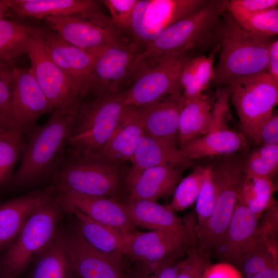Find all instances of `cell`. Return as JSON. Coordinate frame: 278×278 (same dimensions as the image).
<instances>
[{
    "mask_svg": "<svg viewBox=\"0 0 278 278\" xmlns=\"http://www.w3.org/2000/svg\"><path fill=\"white\" fill-rule=\"evenodd\" d=\"M228 0H207L200 9L169 26L140 51L137 61L151 64L172 55L199 57L220 45L221 18Z\"/></svg>",
    "mask_w": 278,
    "mask_h": 278,
    "instance_id": "cell-1",
    "label": "cell"
},
{
    "mask_svg": "<svg viewBox=\"0 0 278 278\" xmlns=\"http://www.w3.org/2000/svg\"><path fill=\"white\" fill-rule=\"evenodd\" d=\"M78 109L55 110L44 125L25 133L21 161L14 177L16 185H27L51 176L64 158Z\"/></svg>",
    "mask_w": 278,
    "mask_h": 278,
    "instance_id": "cell-2",
    "label": "cell"
},
{
    "mask_svg": "<svg viewBox=\"0 0 278 278\" xmlns=\"http://www.w3.org/2000/svg\"><path fill=\"white\" fill-rule=\"evenodd\" d=\"M272 41L244 29L226 11L221 18V52L212 83L217 87L227 86L237 78L268 73Z\"/></svg>",
    "mask_w": 278,
    "mask_h": 278,
    "instance_id": "cell-3",
    "label": "cell"
},
{
    "mask_svg": "<svg viewBox=\"0 0 278 278\" xmlns=\"http://www.w3.org/2000/svg\"><path fill=\"white\" fill-rule=\"evenodd\" d=\"M80 105L66 147L73 155H97L110 138L125 107L126 90L96 95Z\"/></svg>",
    "mask_w": 278,
    "mask_h": 278,
    "instance_id": "cell-4",
    "label": "cell"
},
{
    "mask_svg": "<svg viewBox=\"0 0 278 278\" xmlns=\"http://www.w3.org/2000/svg\"><path fill=\"white\" fill-rule=\"evenodd\" d=\"M62 208L55 196L27 219L13 242L0 257V278H18L55 238Z\"/></svg>",
    "mask_w": 278,
    "mask_h": 278,
    "instance_id": "cell-5",
    "label": "cell"
},
{
    "mask_svg": "<svg viewBox=\"0 0 278 278\" xmlns=\"http://www.w3.org/2000/svg\"><path fill=\"white\" fill-rule=\"evenodd\" d=\"M216 192L214 212L204 229L196 234L197 250L210 259L223 239L246 180L240 160L225 155L212 166Z\"/></svg>",
    "mask_w": 278,
    "mask_h": 278,
    "instance_id": "cell-6",
    "label": "cell"
},
{
    "mask_svg": "<svg viewBox=\"0 0 278 278\" xmlns=\"http://www.w3.org/2000/svg\"><path fill=\"white\" fill-rule=\"evenodd\" d=\"M51 177L57 193L73 192L115 199L120 187L117 166L96 155H72L68 160L64 158Z\"/></svg>",
    "mask_w": 278,
    "mask_h": 278,
    "instance_id": "cell-7",
    "label": "cell"
},
{
    "mask_svg": "<svg viewBox=\"0 0 278 278\" xmlns=\"http://www.w3.org/2000/svg\"><path fill=\"white\" fill-rule=\"evenodd\" d=\"M46 26L67 43L94 54L107 47L129 44L112 24L97 10L66 16H49Z\"/></svg>",
    "mask_w": 278,
    "mask_h": 278,
    "instance_id": "cell-8",
    "label": "cell"
},
{
    "mask_svg": "<svg viewBox=\"0 0 278 278\" xmlns=\"http://www.w3.org/2000/svg\"><path fill=\"white\" fill-rule=\"evenodd\" d=\"M227 86L246 135L273 113L278 102V82L268 73L237 78Z\"/></svg>",
    "mask_w": 278,
    "mask_h": 278,
    "instance_id": "cell-9",
    "label": "cell"
},
{
    "mask_svg": "<svg viewBox=\"0 0 278 278\" xmlns=\"http://www.w3.org/2000/svg\"><path fill=\"white\" fill-rule=\"evenodd\" d=\"M181 55L163 57L151 64L142 63L131 87L126 90L124 106L141 107L182 92Z\"/></svg>",
    "mask_w": 278,
    "mask_h": 278,
    "instance_id": "cell-10",
    "label": "cell"
},
{
    "mask_svg": "<svg viewBox=\"0 0 278 278\" xmlns=\"http://www.w3.org/2000/svg\"><path fill=\"white\" fill-rule=\"evenodd\" d=\"M30 43L27 51L30 70L37 82L55 110L77 109L81 104L79 93L51 58L34 27L27 26Z\"/></svg>",
    "mask_w": 278,
    "mask_h": 278,
    "instance_id": "cell-11",
    "label": "cell"
},
{
    "mask_svg": "<svg viewBox=\"0 0 278 278\" xmlns=\"http://www.w3.org/2000/svg\"><path fill=\"white\" fill-rule=\"evenodd\" d=\"M207 0H138L130 34L133 44L145 47L169 26L192 14Z\"/></svg>",
    "mask_w": 278,
    "mask_h": 278,
    "instance_id": "cell-12",
    "label": "cell"
},
{
    "mask_svg": "<svg viewBox=\"0 0 278 278\" xmlns=\"http://www.w3.org/2000/svg\"><path fill=\"white\" fill-rule=\"evenodd\" d=\"M196 220L193 216L186 230L137 231L131 235L124 255L141 263L184 258L196 244Z\"/></svg>",
    "mask_w": 278,
    "mask_h": 278,
    "instance_id": "cell-13",
    "label": "cell"
},
{
    "mask_svg": "<svg viewBox=\"0 0 278 278\" xmlns=\"http://www.w3.org/2000/svg\"><path fill=\"white\" fill-rule=\"evenodd\" d=\"M138 49L132 43L110 46L95 53L90 92L95 95L117 92L134 81L142 66L137 61Z\"/></svg>",
    "mask_w": 278,
    "mask_h": 278,
    "instance_id": "cell-14",
    "label": "cell"
},
{
    "mask_svg": "<svg viewBox=\"0 0 278 278\" xmlns=\"http://www.w3.org/2000/svg\"><path fill=\"white\" fill-rule=\"evenodd\" d=\"M55 239L65 253L69 268L81 278H123L121 261L95 248L76 228H59Z\"/></svg>",
    "mask_w": 278,
    "mask_h": 278,
    "instance_id": "cell-15",
    "label": "cell"
},
{
    "mask_svg": "<svg viewBox=\"0 0 278 278\" xmlns=\"http://www.w3.org/2000/svg\"><path fill=\"white\" fill-rule=\"evenodd\" d=\"M34 29L51 58L81 98L90 93L95 55L67 43L46 26L35 27Z\"/></svg>",
    "mask_w": 278,
    "mask_h": 278,
    "instance_id": "cell-16",
    "label": "cell"
},
{
    "mask_svg": "<svg viewBox=\"0 0 278 278\" xmlns=\"http://www.w3.org/2000/svg\"><path fill=\"white\" fill-rule=\"evenodd\" d=\"M14 86L10 120L13 128L24 133L37 125V120L53 109L37 82L30 68L14 65Z\"/></svg>",
    "mask_w": 278,
    "mask_h": 278,
    "instance_id": "cell-17",
    "label": "cell"
},
{
    "mask_svg": "<svg viewBox=\"0 0 278 278\" xmlns=\"http://www.w3.org/2000/svg\"><path fill=\"white\" fill-rule=\"evenodd\" d=\"M56 198L62 210L67 213L77 210L92 220L126 234L137 231L121 203L115 199L73 192H56Z\"/></svg>",
    "mask_w": 278,
    "mask_h": 278,
    "instance_id": "cell-18",
    "label": "cell"
},
{
    "mask_svg": "<svg viewBox=\"0 0 278 278\" xmlns=\"http://www.w3.org/2000/svg\"><path fill=\"white\" fill-rule=\"evenodd\" d=\"M264 235L260 218L238 199L223 239L212 256L231 264Z\"/></svg>",
    "mask_w": 278,
    "mask_h": 278,
    "instance_id": "cell-19",
    "label": "cell"
},
{
    "mask_svg": "<svg viewBox=\"0 0 278 278\" xmlns=\"http://www.w3.org/2000/svg\"><path fill=\"white\" fill-rule=\"evenodd\" d=\"M55 193L52 186L43 190L31 192L0 204V251L9 247L29 217L52 199Z\"/></svg>",
    "mask_w": 278,
    "mask_h": 278,
    "instance_id": "cell-20",
    "label": "cell"
},
{
    "mask_svg": "<svg viewBox=\"0 0 278 278\" xmlns=\"http://www.w3.org/2000/svg\"><path fill=\"white\" fill-rule=\"evenodd\" d=\"M184 104L182 92H178L152 104L134 107L144 132L177 144L179 116Z\"/></svg>",
    "mask_w": 278,
    "mask_h": 278,
    "instance_id": "cell-21",
    "label": "cell"
},
{
    "mask_svg": "<svg viewBox=\"0 0 278 278\" xmlns=\"http://www.w3.org/2000/svg\"><path fill=\"white\" fill-rule=\"evenodd\" d=\"M181 180V171L178 167L163 165L145 169L126 178L125 184L128 198L157 202L173 193Z\"/></svg>",
    "mask_w": 278,
    "mask_h": 278,
    "instance_id": "cell-22",
    "label": "cell"
},
{
    "mask_svg": "<svg viewBox=\"0 0 278 278\" xmlns=\"http://www.w3.org/2000/svg\"><path fill=\"white\" fill-rule=\"evenodd\" d=\"M130 161L131 166L126 178L150 167L163 165L179 167L189 161L175 142L144 132Z\"/></svg>",
    "mask_w": 278,
    "mask_h": 278,
    "instance_id": "cell-23",
    "label": "cell"
},
{
    "mask_svg": "<svg viewBox=\"0 0 278 278\" xmlns=\"http://www.w3.org/2000/svg\"><path fill=\"white\" fill-rule=\"evenodd\" d=\"M130 221L135 226L151 230H186L193 214L183 220L169 205L146 200L128 198L121 203Z\"/></svg>",
    "mask_w": 278,
    "mask_h": 278,
    "instance_id": "cell-24",
    "label": "cell"
},
{
    "mask_svg": "<svg viewBox=\"0 0 278 278\" xmlns=\"http://www.w3.org/2000/svg\"><path fill=\"white\" fill-rule=\"evenodd\" d=\"M143 132L135 107L126 106L109 141L94 155L114 163L130 160Z\"/></svg>",
    "mask_w": 278,
    "mask_h": 278,
    "instance_id": "cell-25",
    "label": "cell"
},
{
    "mask_svg": "<svg viewBox=\"0 0 278 278\" xmlns=\"http://www.w3.org/2000/svg\"><path fill=\"white\" fill-rule=\"evenodd\" d=\"M99 3L93 0H8L11 14L18 18L38 19L99 10Z\"/></svg>",
    "mask_w": 278,
    "mask_h": 278,
    "instance_id": "cell-26",
    "label": "cell"
},
{
    "mask_svg": "<svg viewBox=\"0 0 278 278\" xmlns=\"http://www.w3.org/2000/svg\"><path fill=\"white\" fill-rule=\"evenodd\" d=\"M247 141L241 133L224 129L209 132L179 147L188 160L216 155H230L242 150Z\"/></svg>",
    "mask_w": 278,
    "mask_h": 278,
    "instance_id": "cell-27",
    "label": "cell"
},
{
    "mask_svg": "<svg viewBox=\"0 0 278 278\" xmlns=\"http://www.w3.org/2000/svg\"><path fill=\"white\" fill-rule=\"evenodd\" d=\"M77 221L76 228L84 239L98 250L120 261L132 235L119 232L97 222L79 211L69 212Z\"/></svg>",
    "mask_w": 278,
    "mask_h": 278,
    "instance_id": "cell-28",
    "label": "cell"
},
{
    "mask_svg": "<svg viewBox=\"0 0 278 278\" xmlns=\"http://www.w3.org/2000/svg\"><path fill=\"white\" fill-rule=\"evenodd\" d=\"M208 94L185 102L179 120V147L208 133L214 103Z\"/></svg>",
    "mask_w": 278,
    "mask_h": 278,
    "instance_id": "cell-29",
    "label": "cell"
},
{
    "mask_svg": "<svg viewBox=\"0 0 278 278\" xmlns=\"http://www.w3.org/2000/svg\"><path fill=\"white\" fill-rule=\"evenodd\" d=\"M277 264V244L270 241L265 234L252 247L231 263L242 278H249L263 269Z\"/></svg>",
    "mask_w": 278,
    "mask_h": 278,
    "instance_id": "cell-30",
    "label": "cell"
},
{
    "mask_svg": "<svg viewBox=\"0 0 278 278\" xmlns=\"http://www.w3.org/2000/svg\"><path fill=\"white\" fill-rule=\"evenodd\" d=\"M270 178L247 179L239 200L259 218L269 208L277 206L273 197L277 186Z\"/></svg>",
    "mask_w": 278,
    "mask_h": 278,
    "instance_id": "cell-31",
    "label": "cell"
},
{
    "mask_svg": "<svg viewBox=\"0 0 278 278\" xmlns=\"http://www.w3.org/2000/svg\"><path fill=\"white\" fill-rule=\"evenodd\" d=\"M29 43L27 26L15 20H0V61H11L27 53Z\"/></svg>",
    "mask_w": 278,
    "mask_h": 278,
    "instance_id": "cell-32",
    "label": "cell"
},
{
    "mask_svg": "<svg viewBox=\"0 0 278 278\" xmlns=\"http://www.w3.org/2000/svg\"><path fill=\"white\" fill-rule=\"evenodd\" d=\"M240 162L247 179H273L278 170V145L259 146Z\"/></svg>",
    "mask_w": 278,
    "mask_h": 278,
    "instance_id": "cell-33",
    "label": "cell"
},
{
    "mask_svg": "<svg viewBox=\"0 0 278 278\" xmlns=\"http://www.w3.org/2000/svg\"><path fill=\"white\" fill-rule=\"evenodd\" d=\"M33 261L32 278H66L67 259L55 238Z\"/></svg>",
    "mask_w": 278,
    "mask_h": 278,
    "instance_id": "cell-34",
    "label": "cell"
},
{
    "mask_svg": "<svg viewBox=\"0 0 278 278\" xmlns=\"http://www.w3.org/2000/svg\"><path fill=\"white\" fill-rule=\"evenodd\" d=\"M25 133L12 128L0 133V185L6 180L14 166L21 159Z\"/></svg>",
    "mask_w": 278,
    "mask_h": 278,
    "instance_id": "cell-35",
    "label": "cell"
},
{
    "mask_svg": "<svg viewBox=\"0 0 278 278\" xmlns=\"http://www.w3.org/2000/svg\"><path fill=\"white\" fill-rule=\"evenodd\" d=\"M220 45L211 51L208 56L197 57L196 73L192 81L183 89L185 103L200 97L212 83L214 78V62Z\"/></svg>",
    "mask_w": 278,
    "mask_h": 278,
    "instance_id": "cell-36",
    "label": "cell"
},
{
    "mask_svg": "<svg viewBox=\"0 0 278 278\" xmlns=\"http://www.w3.org/2000/svg\"><path fill=\"white\" fill-rule=\"evenodd\" d=\"M208 167L198 166L180 181L169 204L176 212L185 210L196 202Z\"/></svg>",
    "mask_w": 278,
    "mask_h": 278,
    "instance_id": "cell-37",
    "label": "cell"
},
{
    "mask_svg": "<svg viewBox=\"0 0 278 278\" xmlns=\"http://www.w3.org/2000/svg\"><path fill=\"white\" fill-rule=\"evenodd\" d=\"M212 166L208 167L195 202L196 234L201 232L206 227L215 207L216 192L211 175Z\"/></svg>",
    "mask_w": 278,
    "mask_h": 278,
    "instance_id": "cell-38",
    "label": "cell"
},
{
    "mask_svg": "<svg viewBox=\"0 0 278 278\" xmlns=\"http://www.w3.org/2000/svg\"><path fill=\"white\" fill-rule=\"evenodd\" d=\"M237 23L244 29L255 35L271 38L278 33L277 7L258 12Z\"/></svg>",
    "mask_w": 278,
    "mask_h": 278,
    "instance_id": "cell-39",
    "label": "cell"
},
{
    "mask_svg": "<svg viewBox=\"0 0 278 278\" xmlns=\"http://www.w3.org/2000/svg\"><path fill=\"white\" fill-rule=\"evenodd\" d=\"M14 64L0 61V117L10 127L11 105L14 86Z\"/></svg>",
    "mask_w": 278,
    "mask_h": 278,
    "instance_id": "cell-40",
    "label": "cell"
},
{
    "mask_svg": "<svg viewBox=\"0 0 278 278\" xmlns=\"http://www.w3.org/2000/svg\"><path fill=\"white\" fill-rule=\"evenodd\" d=\"M138 0L100 1L109 10L110 20L115 28L121 33H130L132 16Z\"/></svg>",
    "mask_w": 278,
    "mask_h": 278,
    "instance_id": "cell-41",
    "label": "cell"
},
{
    "mask_svg": "<svg viewBox=\"0 0 278 278\" xmlns=\"http://www.w3.org/2000/svg\"><path fill=\"white\" fill-rule=\"evenodd\" d=\"M210 260L195 245L179 262L177 278H203Z\"/></svg>",
    "mask_w": 278,
    "mask_h": 278,
    "instance_id": "cell-42",
    "label": "cell"
},
{
    "mask_svg": "<svg viewBox=\"0 0 278 278\" xmlns=\"http://www.w3.org/2000/svg\"><path fill=\"white\" fill-rule=\"evenodd\" d=\"M277 0H231L227 10L237 22L262 11L277 7Z\"/></svg>",
    "mask_w": 278,
    "mask_h": 278,
    "instance_id": "cell-43",
    "label": "cell"
},
{
    "mask_svg": "<svg viewBox=\"0 0 278 278\" xmlns=\"http://www.w3.org/2000/svg\"><path fill=\"white\" fill-rule=\"evenodd\" d=\"M257 146L278 145V114L273 113L247 134Z\"/></svg>",
    "mask_w": 278,
    "mask_h": 278,
    "instance_id": "cell-44",
    "label": "cell"
},
{
    "mask_svg": "<svg viewBox=\"0 0 278 278\" xmlns=\"http://www.w3.org/2000/svg\"><path fill=\"white\" fill-rule=\"evenodd\" d=\"M183 258H173L153 263H141L137 278H177L178 264Z\"/></svg>",
    "mask_w": 278,
    "mask_h": 278,
    "instance_id": "cell-45",
    "label": "cell"
},
{
    "mask_svg": "<svg viewBox=\"0 0 278 278\" xmlns=\"http://www.w3.org/2000/svg\"><path fill=\"white\" fill-rule=\"evenodd\" d=\"M203 278H242L238 271L231 264H221L209 265Z\"/></svg>",
    "mask_w": 278,
    "mask_h": 278,
    "instance_id": "cell-46",
    "label": "cell"
},
{
    "mask_svg": "<svg viewBox=\"0 0 278 278\" xmlns=\"http://www.w3.org/2000/svg\"><path fill=\"white\" fill-rule=\"evenodd\" d=\"M268 73L278 82V40L273 41L270 45L268 54Z\"/></svg>",
    "mask_w": 278,
    "mask_h": 278,
    "instance_id": "cell-47",
    "label": "cell"
},
{
    "mask_svg": "<svg viewBox=\"0 0 278 278\" xmlns=\"http://www.w3.org/2000/svg\"><path fill=\"white\" fill-rule=\"evenodd\" d=\"M249 278H278V264L263 269Z\"/></svg>",
    "mask_w": 278,
    "mask_h": 278,
    "instance_id": "cell-48",
    "label": "cell"
},
{
    "mask_svg": "<svg viewBox=\"0 0 278 278\" xmlns=\"http://www.w3.org/2000/svg\"><path fill=\"white\" fill-rule=\"evenodd\" d=\"M10 14L8 0H0V20L6 19Z\"/></svg>",
    "mask_w": 278,
    "mask_h": 278,
    "instance_id": "cell-49",
    "label": "cell"
},
{
    "mask_svg": "<svg viewBox=\"0 0 278 278\" xmlns=\"http://www.w3.org/2000/svg\"><path fill=\"white\" fill-rule=\"evenodd\" d=\"M10 128H12L9 126L5 121L0 117V133Z\"/></svg>",
    "mask_w": 278,
    "mask_h": 278,
    "instance_id": "cell-50",
    "label": "cell"
}]
</instances>
